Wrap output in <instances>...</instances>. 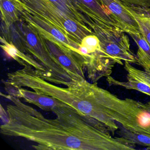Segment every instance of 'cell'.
I'll return each mask as SVG.
<instances>
[{
  "mask_svg": "<svg viewBox=\"0 0 150 150\" xmlns=\"http://www.w3.org/2000/svg\"><path fill=\"white\" fill-rule=\"evenodd\" d=\"M13 104L7 106V115L2 119L1 134L20 137L35 143L40 150H134L136 144L115 137L101 122L78 112L68 105L54 109L57 116L49 119L21 99L2 94Z\"/></svg>",
  "mask_w": 150,
  "mask_h": 150,
  "instance_id": "cell-1",
  "label": "cell"
},
{
  "mask_svg": "<svg viewBox=\"0 0 150 150\" xmlns=\"http://www.w3.org/2000/svg\"><path fill=\"white\" fill-rule=\"evenodd\" d=\"M7 75L4 84L16 88L27 87L57 99L81 114L102 123L113 136L119 128L115 120L121 99L100 87L97 82L90 83L86 79L74 80L66 83L67 87H61L49 83L29 66Z\"/></svg>",
  "mask_w": 150,
  "mask_h": 150,
  "instance_id": "cell-2",
  "label": "cell"
},
{
  "mask_svg": "<svg viewBox=\"0 0 150 150\" xmlns=\"http://www.w3.org/2000/svg\"><path fill=\"white\" fill-rule=\"evenodd\" d=\"M16 23L24 38L23 52L34 58L44 69L45 72L41 78L65 86L67 82L76 80L52 55L42 36L21 20Z\"/></svg>",
  "mask_w": 150,
  "mask_h": 150,
  "instance_id": "cell-3",
  "label": "cell"
},
{
  "mask_svg": "<svg viewBox=\"0 0 150 150\" xmlns=\"http://www.w3.org/2000/svg\"><path fill=\"white\" fill-rule=\"evenodd\" d=\"M15 6L53 25L67 37L81 45L86 36L95 34L86 30L59 9L50 0H12Z\"/></svg>",
  "mask_w": 150,
  "mask_h": 150,
  "instance_id": "cell-4",
  "label": "cell"
},
{
  "mask_svg": "<svg viewBox=\"0 0 150 150\" xmlns=\"http://www.w3.org/2000/svg\"><path fill=\"white\" fill-rule=\"evenodd\" d=\"M93 30L108 54L121 61L137 64L136 55L131 50L129 39L124 31L104 28L95 23Z\"/></svg>",
  "mask_w": 150,
  "mask_h": 150,
  "instance_id": "cell-5",
  "label": "cell"
},
{
  "mask_svg": "<svg viewBox=\"0 0 150 150\" xmlns=\"http://www.w3.org/2000/svg\"><path fill=\"white\" fill-rule=\"evenodd\" d=\"M15 7L19 13L20 20L30 26L44 39L50 41L64 50L74 52L82 56L85 59L79 51L81 45L67 37L48 22L30 13L21 8Z\"/></svg>",
  "mask_w": 150,
  "mask_h": 150,
  "instance_id": "cell-6",
  "label": "cell"
},
{
  "mask_svg": "<svg viewBox=\"0 0 150 150\" xmlns=\"http://www.w3.org/2000/svg\"><path fill=\"white\" fill-rule=\"evenodd\" d=\"M75 7L91 22L124 31L121 23L99 0H71Z\"/></svg>",
  "mask_w": 150,
  "mask_h": 150,
  "instance_id": "cell-7",
  "label": "cell"
},
{
  "mask_svg": "<svg viewBox=\"0 0 150 150\" xmlns=\"http://www.w3.org/2000/svg\"><path fill=\"white\" fill-rule=\"evenodd\" d=\"M125 100L126 108L120 125L131 131L150 134V108L148 103H143L129 98Z\"/></svg>",
  "mask_w": 150,
  "mask_h": 150,
  "instance_id": "cell-8",
  "label": "cell"
},
{
  "mask_svg": "<svg viewBox=\"0 0 150 150\" xmlns=\"http://www.w3.org/2000/svg\"><path fill=\"white\" fill-rule=\"evenodd\" d=\"M124 68L127 73L126 81H119L110 76L107 78L109 85L137 90L150 96V73L137 69L128 62H125Z\"/></svg>",
  "mask_w": 150,
  "mask_h": 150,
  "instance_id": "cell-9",
  "label": "cell"
},
{
  "mask_svg": "<svg viewBox=\"0 0 150 150\" xmlns=\"http://www.w3.org/2000/svg\"><path fill=\"white\" fill-rule=\"evenodd\" d=\"M44 39L52 55L76 80L86 79V60L82 56L64 50L50 41Z\"/></svg>",
  "mask_w": 150,
  "mask_h": 150,
  "instance_id": "cell-10",
  "label": "cell"
},
{
  "mask_svg": "<svg viewBox=\"0 0 150 150\" xmlns=\"http://www.w3.org/2000/svg\"><path fill=\"white\" fill-rule=\"evenodd\" d=\"M4 84L8 94L23 99L24 101L34 104L45 111H52L56 108L67 105L49 96L30 91L22 87H15Z\"/></svg>",
  "mask_w": 150,
  "mask_h": 150,
  "instance_id": "cell-11",
  "label": "cell"
},
{
  "mask_svg": "<svg viewBox=\"0 0 150 150\" xmlns=\"http://www.w3.org/2000/svg\"><path fill=\"white\" fill-rule=\"evenodd\" d=\"M121 23L125 33H141L134 16L121 0H99Z\"/></svg>",
  "mask_w": 150,
  "mask_h": 150,
  "instance_id": "cell-12",
  "label": "cell"
},
{
  "mask_svg": "<svg viewBox=\"0 0 150 150\" xmlns=\"http://www.w3.org/2000/svg\"><path fill=\"white\" fill-rule=\"evenodd\" d=\"M0 40L1 48L8 56L16 60L23 66L33 67L40 77L43 76L45 72L43 67L34 58L20 51L13 43L8 42L1 36Z\"/></svg>",
  "mask_w": 150,
  "mask_h": 150,
  "instance_id": "cell-13",
  "label": "cell"
},
{
  "mask_svg": "<svg viewBox=\"0 0 150 150\" xmlns=\"http://www.w3.org/2000/svg\"><path fill=\"white\" fill-rule=\"evenodd\" d=\"M59 9L86 30L93 31V23L75 7L71 0H50Z\"/></svg>",
  "mask_w": 150,
  "mask_h": 150,
  "instance_id": "cell-14",
  "label": "cell"
},
{
  "mask_svg": "<svg viewBox=\"0 0 150 150\" xmlns=\"http://www.w3.org/2000/svg\"><path fill=\"white\" fill-rule=\"evenodd\" d=\"M138 46L136 57L137 64L150 73V46L141 33H129Z\"/></svg>",
  "mask_w": 150,
  "mask_h": 150,
  "instance_id": "cell-15",
  "label": "cell"
},
{
  "mask_svg": "<svg viewBox=\"0 0 150 150\" xmlns=\"http://www.w3.org/2000/svg\"><path fill=\"white\" fill-rule=\"evenodd\" d=\"M126 6L137 22L141 34L150 46V8H139Z\"/></svg>",
  "mask_w": 150,
  "mask_h": 150,
  "instance_id": "cell-16",
  "label": "cell"
},
{
  "mask_svg": "<svg viewBox=\"0 0 150 150\" xmlns=\"http://www.w3.org/2000/svg\"><path fill=\"white\" fill-rule=\"evenodd\" d=\"M0 9L1 23L6 28L20 21L19 13L12 0H0Z\"/></svg>",
  "mask_w": 150,
  "mask_h": 150,
  "instance_id": "cell-17",
  "label": "cell"
},
{
  "mask_svg": "<svg viewBox=\"0 0 150 150\" xmlns=\"http://www.w3.org/2000/svg\"><path fill=\"white\" fill-rule=\"evenodd\" d=\"M118 130L117 133L119 137L130 140L136 145L147 146L146 149H150V134L134 132L125 129L118 124Z\"/></svg>",
  "mask_w": 150,
  "mask_h": 150,
  "instance_id": "cell-18",
  "label": "cell"
},
{
  "mask_svg": "<svg viewBox=\"0 0 150 150\" xmlns=\"http://www.w3.org/2000/svg\"><path fill=\"white\" fill-rule=\"evenodd\" d=\"M128 6L150 8V0H121Z\"/></svg>",
  "mask_w": 150,
  "mask_h": 150,
  "instance_id": "cell-19",
  "label": "cell"
}]
</instances>
